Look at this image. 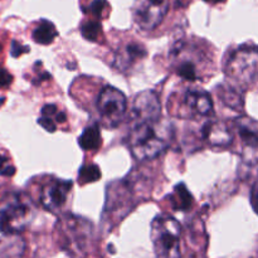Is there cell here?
Here are the masks:
<instances>
[{
  "mask_svg": "<svg viewBox=\"0 0 258 258\" xmlns=\"http://www.w3.org/2000/svg\"><path fill=\"white\" fill-rule=\"evenodd\" d=\"M217 93L227 107H231L234 111H241L243 108V96H242L241 90L234 87L231 83L218 86Z\"/></svg>",
  "mask_w": 258,
  "mask_h": 258,
  "instance_id": "obj_14",
  "label": "cell"
},
{
  "mask_svg": "<svg viewBox=\"0 0 258 258\" xmlns=\"http://www.w3.org/2000/svg\"><path fill=\"white\" fill-rule=\"evenodd\" d=\"M204 2H208V3H222V2H224V0H204Z\"/></svg>",
  "mask_w": 258,
  "mask_h": 258,
  "instance_id": "obj_28",
  "label": "cell"
},
{
  "mask_svg": "<svg viewBox=\"0 0 258 258\" xmlns=\"http://www.w3.org/2000/svg\"><path fill=\"white\" fill-rule=\"evenodd\" d=\"M106 8H107V2L106 0H92L90 7H88V10H90V13L93 17H96L97 19H101L103 13H105Z\"/></svg>",
  "mask_w": 258,
  "mask_h": 258,
  "instance_id": "obj_22",
  "label": "cell"
},
{
  "mask_svg": "<svg viewBox=\"0 0 258 258\" xmlns=\"http://www.w3.org/2000/svg\"><path fill=\"white\" fill-rule=\"evenodd\" d=\"M101 178V170L95 164H87L83 165L78 171V180L81 184L95 183Z\"/></svg>",
  "mask_w": 258,
  "mask_h": 258,
  "instance_id": "obj_19",
  "label": "cell"
},
{
  "mask_svg": "<svg viewBox=\"0 0 258 258\" xmlns=\"http://www.w3.org/2000/svg\"><path fill=\"white\" fill-rule=\"evenodd\" d=\"M174 136L173 125L160 120L131 125L127 145L138 160H153L168 149Z\"/></svg>",
  "mask_w": 258,
  "mask_h": 258,
  "instance_id": "obj_1",
  "label": "cell"
},
{
  "mask_svg": "<svg viewBox=\"0 0 258 258\" xmlns=\"http://www.w3.org/2000/svg\"><path fill=\"white\" fill-rule=\"evenodd\" d=\"M81 33H82L83 38L91 42H96L101 34V24L100 22L96 20H88L85 22L81 27Z\"/></svg>",
  "mask_w": 258,
  "mask_h": 258,
  "instance_id": "obj_20",
  "label": "cell"
},
{
  "mask_svg": "<svg viewBox=\"0 0 258 258\" xmlns=\"http://www.w3.org/2000/svg\"><path fill=\"white\" fill-rule=\"evenodd\" d=\"M236 130L246 150H258V121L248 116H241L234 122Z\"/></svg>",
  "mask_w": 258,
  "mask_h": 258,
  "instance_id": "obj_12",
  "label": "cell"
},
{
  "mask_svg": "<svg viewBox=\"0 0 258 258\" xmlns=\"http://www.w3.org/2000/svg\"><path fill=\"white\" fill-rule=\"evenodd\" d=\"M169 199H170L169 202H170L171 208L175 211L188 212L193 206V197L184 184H178Z\"/></svg>",
  "mask_w": 258,
  "mask_h": 258,
  "instance_id": "obj_16",
  "label": "cell"
},
{
  "mask_svg": "<svg viewBox=\"0 0 258 258\" xmlns=\"http://www.w3.org/2000/svg\"><path fill=\"white\" fill-rule=\"evenodd\" d=\"M161 105L158 93L144 91L135 97L131 108V125L160 120Z\"/></svg>",
  "mask_w": 258,
  "mask_h": 258,
  "instance_id": "obj_8",
  "label": "cell"
},
{
  "mask_svg": "<svg viewBox=\"0 0 258 258\" xmlns=\"http://www.w3.org/2000/svg\"><path fill=\"white\" fill-rule=\"evenodd\" d=\"M25 243L19 236H7L0 241V258H22Z\"/></svg>",
  "mask_w": 258,
  "mask_h": 258,
  "instance_id": "obj_15",
  "label": "cell"
},
{
  "mask_svg": "<svg viewBox=\"0 0 258 258\" xmlns=\"http://www.w3.org/2000/svg\"><path fill=\"white\" fill-rule=\"evenodd\" d=\"M33 216L30 202L20 194H14L0 207V232L13 236L22 232Z\"/></svg>",
  "mask_w": 258,
  "mask_h": 258,
  "instance_id": "obj_5",
  "label": "cell"
},
{
  "mask_svg": "<svg viewBox=\"0 0 258 258\" xmlns=\"http://www.w3.org/2000/svg\"><path fill=\"white\" fill-rule=\"evenodd\" d=\"M146 55V49L144 45L139 43H128L121 50H118L117 54L113 59V66L118 71L128 70L131 66L135 64L140 59H143Z\"/></svg>",
  "mask_w": 258,
  "mask_h": 258,
  "instance_id": "obj_13",
  "label": "cell"
},
{
  "mask_svg": "<svg viewBox=\"0 0 258 258\" xmlns=\"http://www.w3.org/2000/svg\"><path fill=\"white\" fill-rule=\"evenodd\" d=\"M226 75L229 83L246 90L258 81V47L242 45L229 54L226 62Z\"/></svg>",
  "mask_w": 258,
  "mask_h": 258,
  "instance_id": "obj_2",
  "label": "cell"
},
{
  "mask_svg": "<svg viewBox=\"0 0 258 258\" xmlns=\"http://www.w3.org/2000/svg\"><path fill=\"white\" fill-rule=\"evenodd\" d=\"M170 58L174 72L189 82L201 80L208 63L206 54L201 49L190 47L184 42H179L171 49Z\"/></svg>",
  "mask_w": 258,
  "mask_h": 258,
  "instance_id": "obj_4",
  "label": "cell"
},
{
  "mask_svg": "<svg viewBox=\"0 0 258 258\" xmlns=\"http://www.w3.org/2000/svg\"><path fill=\"white\" fill-rule=\"evenodd\" d=\"M78 144L85 151L98 150L101 146V131L96 123L88 125L81 134Z\"/></svg>",
  "mask_w": 258,
  "mask_h": 258,
  "instance_id": "obj_17",
  "label": "cell"
},
{
  "mask_svg": "<svg viewBox=\"0 0 258 258\" xmlns=\"http://www.w3.org/2000/svg\"><path fill=\"white\" fill-rule=\"evenodd\" d=\"M38 123H39L44 130H47L48 133H54L55 128H57V122H55L53 118L45 117V116H40L39 120H38Z\"/></svg>",
  "mask_w": 258,
  "mask_h": 258,
  "instance_id": "obj_24",
  "label": "cell"
},
{
  "mask_svg": "<svg viewBox=\"0 0 258 258\" xmlns=\"http://www.w3.org/2000/svg\"><path fill=\"white\" fill-rule=\"evenodd\" d=\"M251 203H252V207H253V209L256 211V213L258 214V180L254 183L253 188H252Z\"/></svg>",
  "mask_w": 258,
  "mask_h": 258,
  "instance_id": "obj_27",
  "label": "cell"
},
{
  "mask_svg": "<svg viewBox=\"0 0 258 258\" xmlns=\"http://www.w3.org/2000/svg\"><path fill=\"white\" fill-rule=\"evenodd\" d=\"M13 82V76L8 72L7 70L0 67V87L7 88L12 85Z\"/></svg>",
  "mask_w": 258,
  "mask_h": 258,
  "instance_id": "obj_25",
  "label": "cell"
},
{
  "mask_svg": "<svg viewBox=\"0 0 258 258\" xmlns=\"http://www.w3.org/2000/svg\"><path fill=\"white\" fill-rule=\"evenodd\" d=\"M15 174V168L10 164L9 159L4 155H0V175L13 176Z\"/></svg>",
  "mask_w": 258,
  "mask_h": 258,
  "instance_id": "obj_23",
  "label": "cell"
},
{
  "mask_svg": "<svg viewBox=\"0 0 258 258\" xmlns=\"http://www.w3.org/2000/svg\"><path fill=\"white\" fill-rule=\"evenodd\" d=\"M57 35L58 32L53 23L48 22V20H40L39 24L33 30L32 37L34 42L38 43V44L47 45L50 44Z\"/></svg>",
  "mask_w": 258,
  "mask_h": 258,
  "instance_id": "obj_18",
  "label": "cell"
},
{
  "mask_svg": "<svg viewBox=\"0 0 258 258\" xmlns=\"http://www.w3.org/2000/svg\"><path fill=\"white\" fill-rule=\"evenodd\" d=\"M72 189V181L68 180H49L43 185L40 191V204L48 212H57L66 204Z\"/></svg>",
  "mask_w": 258,
  "mask_h": 258,
  "instance_id": "obj_9",
  "label": "cell"
},
{
  "mask_svg": "<svg viewBox=\"0 0 258 258\" xmlns=\"http://www.w3.org/2000/svg\"><path fill=\"white\" fill-rule=\"evenodd\" d=\"M29 52V47H25V45H22L20 43H18L17 40H13L12 43V55L13 57H19L23 53Z\"/></svg>",
  "mask_w": 258,
  "mask_h": 258,
  "instance_id": "obj_26",
  "label": "cell"
},
{
  "mask_svg": "<svg viewBox=\"0 0 258 258\" xmlns=\"http://www.w3.org/2000/svg\"><path fill=\"white\" fill-rule=\"evenodd\" d=\"M213 112V101L202 90H188L180 98L176 115L183 118L207 117Z\"/></svg>",
  "mask_w": 258,
  "mask_h": 258,
  "instance_id": "obj_7",
  "label": "cell"
},
{
  "mask_svg": "<svg viewBox=\"0 0 258 258\" xmlns=\"http://www.w3.org/2000/svg\"><path fill=\"white\" fill-rule=\"evenodd\" d=\"M168 9V0H144L135 9V22L141 29L153 30L158 27Z\"/></svg>",
  "mask_w": 258,
  "mask_h": 258,
  "instance_id": "obj_10",
  "label": "cell"
},
{
  "mask_svg": "<svg viewBox=\"0 0 258 258\" xmlns=\"http://www.w3.org/2000/svg\"><path fill=\"white\" fill-rule=\"evenodd\" d=\"M181 227L170 216H159L151 223V241L156 258H181Z\"/></svg>",
  "mask_w": 258,
  "mask_h": 258,
  "instance_id": "obj_3",
  "label": "cell"
},
{
  "mask_svg": "<svg viewBox=\"0 0 258 258\" xmlns=\"http://www.w3.org/2000/svg\"><path fill=\"white\" fill-rule=\"evenodd\" d=\"M126 107L127 101L125 95L112 86L105 87L98 95L97 111L106 127L112 128L120 125L126 113Z\"/></svg>",
  "mask_w": 258,
  "mask_h": 258,
  "instance_id": "obj_6",
  "label": "cell"
},
{
  "mask_svg": "<svg viewBox=\"0 0 258 258\" xmlns=\"http://www.w3.org/2000/svg\"><path fill=\"white\" fill-rule=\"evenodd\" d=\"M42 116L53 118V120H54L57 123L64 122L66 118H67L66 113L63 112V111L58 110L57 106L52 105V103H50V105H45L44 107L42 108Z\"/></svg>",
  "mask_w": 258,
  "mask_h": 258,
  "instance_id": "obj_21",
  "label": "cell"
},
{
  "mask_svg": "<svg viewBox=\"0 0 258 258\" xmlns=\"http://www.w3.org/2000/svg\"><path fill=\"white\" fill-rule=\"evenodd\" d=\"M202 136L213 148L226 149L233 143V133L224 121H208L202 128Z\"/></svg>",
  "mask_w": 258,
  "mask_h": 258,
  "instance_id": "obj_11",
  "label": "cell"
}]
</instances>
